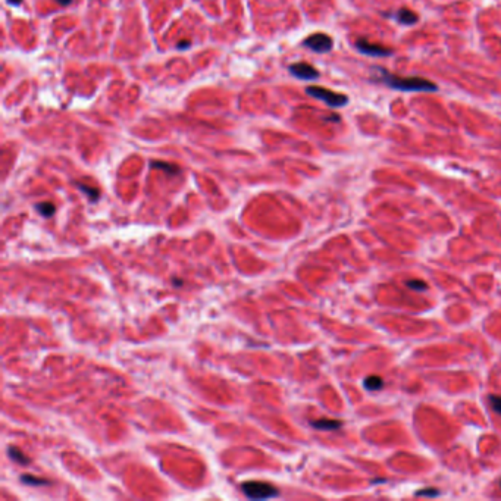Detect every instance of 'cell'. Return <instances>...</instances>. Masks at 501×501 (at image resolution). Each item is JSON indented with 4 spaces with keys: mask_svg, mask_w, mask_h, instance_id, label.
Segmentation results:
<instances>
[{
    "mask_svg": "<svg viewBox=\"0 0 501 501\" xmlns=\"http://www.w3.org/2000/svg\"><path fill=\"white\" fill-rule=\"evenodd\" d=\"M241 490L246 497L251 500H266V499H275L279 496V491L276 487L268 482L262 481H249L241 485Z\"/></svg>",
    "mask_w": 501,
    "mask_h": 501,
    "instance_id": "2",
    "label": "cell"
},
{
    "mask_svg": "<svg viewBox=\"0 0 501 501\" xmlns=\"http://www.w3.org/2000/svg\"><path fill=\"white\" fill-rule=\"evenodd\" d=\"M76 185H78V188L82 191V193H85L87 196H88V199L90 200H97L99 199V196H100V191L96 188V187H90V185H85V184H81V182H76Z\"/></svg>",
    "mask_w": 501,
    "mask_h": 501,
    "instance_id": "13",
    "label": "cell"
},
{
    "mask_svg": "<svg viewBox=\"0 0 501 501\" xmlns=\"http://www.w3.org/2000/svg\"><path fill=\"white\" fill-rule=\"evenodd\" d=\"M306 93L318 100H322L324 103H326L331 107H343L349 103V97L346 94L341 93H335L331 91L328 88H322L318 85H310L306 88Z\"/></svg>",
    "mask_w": 501,
    "mask_h": 501,
    "instance_id": "3",
    "label": "cell"
},
{
    "mask_svg": "<svg viewBox=\"0 0 501 501\" xmlns=\"http://www.w3.org/2000/svg\"><path fill=\"white\" fill-rule=\"evenodd\" d=\"M396 19H397V22H400V24H403V25H413V24H416L418 22V19H419V16L413 12V10H410V9H399L397 12H396Z\"/></svg>",
    "mask_w": 501,
    "mask_h": 501,
    "instance_id": "8",
    "label": "cell"
},
{
    "mask_svg": "<svg viewBox=\"0 0 501 501\" xmlns=\"http://www.w3.org/2000/svg\"><path fill=\"white\" fill-rule=\"evenodd\" d=\"M363 384H365V388L369 390V391H378V390H381V388L384 387L382 378H379V376H376V375L368 376V378L365 379Z\"/></svg>",
    "mask_w": 501,
    "mask_h": 501,
    "instance_id": "10",
    "label": "cell"
},
{
    "mask_svg": "<svg viewBox=\"0 0 501 501\" xmlns=\"http://www.w3.org/2000/svg\"><path fill=\"white\" fill-rule=\"evenodd\" d=\"M21 481L24 482V484H26V485H35V487H38V485H47L49 482L46 481V479H40V478H37V476H31V475H22L21 476Z\"/></svg>",
    "mask_w": 501,
    "mask_h": 501,
    "instance_id": "14",
    "label": "cell"
},
{
    "mask_svg": "<svg viewBox=\"0 0 501 501\" xmlns=\"http://www.w3.org/2000/svg\"><path fill=\"white\" fill-rule=\"evenodd\" d=\"M150 166H151L153 169H162V171H165V172H166V174H169V175H175V174H178V172H179V168H178V165L168 163V162L154 160V162H151V163H150Z\"/></svg>",
    "mask_w": 501,
    "mask_h": 501,
    "instance_id": "9",
    "label": "cell"
},
{
    "mask_svg": "<svg viewBox=\"0 0 501 501\" xmlns=\"http://www.w3.org/2000/svg\"><path fill=\"white\" fill-rule=\"evenodd\" d=\"M290 72L297 76L299 79H304V81H315L319 78V71L316 68H313L310 63L306 62H297L290 65Z\"/></svg>",
    "mask_w": 501,
    "mask_h": 501,
    "instance_id": "6",
    "label": "cell"
},
{
    "mask_svg": "<svg viewBox=\"0 0 501 501\" xmlns=\"http://www.w3.org/2000/svg\"><path fill=\"white\" fill-rule=\"evenodd\" d=\"M406 285H407L410 290H413V291H425V290L428 288L426 282H425V281H421V279H410V281L406 282Z\"/></svg>",
    "mask_w": 501,
    "mask_h": 501,
    "instance_id": "15",
    "label": "cell"
},
{
    "mask_svg": "<svg viewBox=\"0 0 501 501\" xmlns=\"http://www.w3.org/2000/svg\"><path fill=\"white\" fill-rule=\"evenodd\" d=\"M440 494V491L437 488H425V490H421L416 493V496L419 497H437Z\"/></svg>",
    "mask_w": 501,
    "mask_h": 501,
    "instance_id": "17",
    "label": "cell"
},
{
    "mask_svg": "<svg viewBox=\"0 0 501 501\" xmlns=\"http://www.w3.org/2000/svg\"><path fill=\"white\" fill-rule=\"evenodd\" d=\"M191 46V41H188V40H184V41H179L178 44H176V49H179V50H185L187 47H190Z\"/></svg>",
    "mask_w": 501,
    "mask_h": 501,
    "instance_id": "18",
    "label": "cell"
},
{
    "mask_svg": "<svg viewBox=\"0 0 501 501\" xmlns=\"http://www.w3.org/2000/svg\"><path fill=\"white\" fill-rule=\"evenodd\" d=\"M490 404L496 413L501 415V396H490Z\"/></svg>",
    "mask_w": 501,
    "mask_h": 501,
    "instance_id": "16",
    "label": "cell"
},
{
    "mask_svg": "<svg viewBox=\"0 0 501 501\" xmlns=\"http://www.w3.org/2000/svg\"><path fill=\"white\" fill-rule=\"evenodd\" d=\"M375 69L379 74V81L394 90H400V91H437L438 90L435 82L421 78V76H399L382 68H375Z\"/></svg>",
    "mask_w": 501,
    "mask_h": 501,
    "instance_id": "1",
    "label": "cell"
},
{
    "mask_svg": "<svg viewBox=\"0 0 501 501\" xmlns=\"http://www.w3.org/2000/svg\"><path fill=\"white\" fill-rule=\"evenodd\" d=\"M54 1H57L59 4H62V6H66V4H69L72 0H54Z\"/></svg>",
    "mask_w": 501,
    "mask_h": 501,
    "instance_id": "19",
    "label": "cell"
},
{
    "mask_svg": "<svg viewBox=\"0 0 501 501\" xmlns=\"http://www.w3.org/2000/svg\"><path fill=\"white\" fill-rule=\"evenodd\" d=\"M303 44H304L307 49H310V50H313V51H316V53H326V51H329V50L332 49L334 40H332L328 34L318 32V34L309 35V37L303 41Z\"/></svg>",
    "mask_w": 501,
    "mask_h": 501,
    "instance_id": "4",
    "label": "cell"
},
{
    "mask_svg": "<svg viewBox=\"0 0 501 501\" xmlns=\"http://www.w3.org/2000/svg\"><path fill=\"white\" fill-rule=\"evenodd\" d=\"M310 425L319 431H337L343 426V422L337 419H318V421H312Z\"/></svg>",
    "mask_w": 501,
    "mask_h": 501,
    "instance_id": "7",
    "label": "cell"
},
{
    "mask_svg": "<svg viewBox=\"0 0 501 501\" xmlns=\"http://www.w3.org/2000/svg\"><path fill=\"white\" fill-rule=\"evenodd\" d=\"M35 209H37V212H38L41 216H44V218H51V216L54 215V212H56L54 204L50 203V201L38 203V204H35Z\"/></svg>",
    "mask_w": 501,
    "mask_h": 501,
    "instance_id": "12",
    "label": "cell"
},
{
    "mask_svg": "<svg viewBox=\"0 0 501 501\" xmlns=\"http://www.w3.org/2000/svg\"><path fill=\"white\" fill-rule=\"evenodd\" d=\"M7 453H9V457L15 462V463H19V465H28L29 463V459L16 447H9L7 449Z\"/></svg>",
    "mask_w": 501,
    "mask_h": 501,
    "instance_id": "11",
    "label": "cell"
},
{
    "mask_svg": "<svg viewBox=\"0 0 501 501\" xmlns=\"http://www.w3.org/2000/svg\"><path fill=\"white\" fill-rule=\"evenodd\" d=\"M500 487H501V482H500Z\"/></svg>",
    "mask_w": 501,
    "mask_h": 501,
    "instance_id": "21",
    "label": "cell"
},
{
    "mask_svg": "<svg viewBox=\"0 0 501 501\" xmlns=\"http://www.w3.org/2000/svg\"><path fill=\"white\" fill-rule=\"evenodd\" d=\"M356 49L366 54V56H372V57H384V56H391L393 54V50L388 49V47H384L381 44H375V43H371L368 41L366 38H359L356 41Z\"/></svg>",
    "mask_w": 501,
    "mask_h": 501,
    "instance_id": "5",
    "label": "cell"
},
{
    "mask_svg": "<svg viewBox=\"0 0 501 501\" xmlns=\"http://www.w3.org/2000/svg\"><path fill=\"white\" fill-rule=\"evenodd\" d=\"M7 3H10V4H19L21 0H7Z\"/></svg>",
    "mask_w": 501,
    "mask_h": 501,
    "instance_id": "20",
    "label": "cell"
}]
</instances>
